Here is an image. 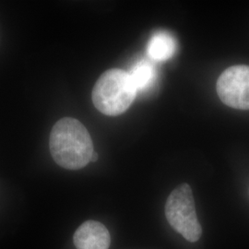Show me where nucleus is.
<instances>
[{
	"mask_svg": "<svg viewBox=\"0 0 249 249\" xmlns=\"http://www.w3.org/2000/svg\"><path fill=\"white\" fill-rule=\"evenodd\" d=\"M49 146L53 160L65 169L85 167L94 152L87 128L72 117H64L54 124Z\"/></svg>",
	"mask_w": 249,
	"mask_h": 249,
	"instance_id": "obj_1",
	"label": "nucleus"
},
{
	"mask_svg": "<svg viewBox=\"0 0 249 249\" xmlns=\"http://www.w3.org/2000/svg\"><path fill=\"white\" fill-rule=\"evenodd\" d=\"M137 89L128 72L112 69L96 81L91 99L95 108L106 116H119L133 104Z\"/></svg>",
	"mask_w": 249,
	"mask_h": 249,
	"instance_id": "obj_2",
	"label": "nucleus"
},
{
	"mask_svg": "<svg viewBox=\"0 0 249 249\" xmlns=\"http://www.w3.org/2000/svg\"><path fill=\"white\" fill-rule=\"evenodd\" d=\"M171 227L188 242L199 240L202 228L196 216L192 188L183 183L170 194L164 208Z\"/></svg>",
	"mask_w": 249,
	"mask_h": 249,
	"instance_id": "obj_3",
	"label": "nucleus"
},
{
	"mask_svg": "<svg viewBox=\"0 0 249 249\" xmlns=\"http://www.w3.org/2000/svg\"><path fill=\"white\" fill-rule=\"evenodd\" d=\"M216 89L227 107L249 110V66L236 65L225 70L217 80Z\"/></svg>",
	"mask_w": 249,
	"mask_h": 249,
	"instance_id": "obj_4",
	"label": "nucleus"
},
{
	"mask_svg": "<svg viewBox=\"0 0 249 249\" xmlns=\"http://www.w3.org/2000/svg\"><path fill=\"white\" fill-rule=\"evenodd\" d=\"M73 241L77 249H108L111 236L103 223L89 220L75 231Z\"/></svg>",
	"mask_w": 249,
	"mask_h": 249,
	"instance_id": "obj_5",
	"label": "nucleus"
},
{
	"mask_svg": "<svg viewBox=\"0 0 249 249\" xmlns=\"http://www.w3.org/2000/svg\"><path fill=\"white\" fill-rule=\"evenodd\" d=\"M177 41L170 33L160 31L151 36L147 52L150 58L154 61H166L170 59L177 51Z\"/></svg>",
	"mask_w": 249,
	"mask_h": 249,
	"instance_id": "obj_6",
	"label": "nucleus"
},
{
	"mask_svg": "<svg viewBox=\"0 0 249 249\" xmlns=\"http://www.w3.org/2000/svg\"><path fill=\"white\" fill-rule=\"evenodd\" d=\"M128 73L138 92H143L151 89L157 79V71L154 64L145 58L135 63Z\"/></svg>",
	"mask_w": 249,
	"mask_h": 249,
	"instance_id": "obj_7",
	"label": "nucleus"
},
{
	"mask_svg": "<svg viewBox=\"0 0 249 249\" xmlns=\"http://www.w3.org/2000/svg\"><path fill=\"white\" fill-rule=\"evenodd\" d=\"M97 160H98V154L96 152H93V154L91 156V159H90V161H96Z\"/></svg>",
	"mask_w": 249,
	"mask_h": 249,
	"instance_id": "obj_8",
	"label": "nucleus"
}]
</instances>
